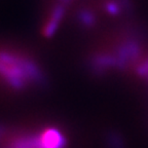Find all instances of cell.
<instances>
[{
    "label": "cell",
    "instance_id": "6da1fadb",
    "mask_svg": "<svg viewBox=\"0 0 148 148\" xmlns=\"http://www.w3.org/2000/svg\"><path fill=\"white\" fill-rule=\"evenodd\" d=\"M41 148H59L61 144V137L56 131H45L40 136Z\"/></svg>",
    "mask_w": 148,
    "mask_h": 148
}]
</instances>
